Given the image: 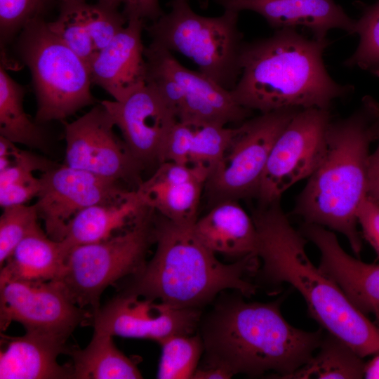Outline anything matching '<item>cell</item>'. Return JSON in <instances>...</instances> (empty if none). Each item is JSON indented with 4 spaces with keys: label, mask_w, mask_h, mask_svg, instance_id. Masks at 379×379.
I'll return each mask as SVG.
<instances>
[{
    "label": "cell",
    "mask_w": 379,
    "mask_h": 379,
    "mask_svg": "<svg viewBox=\"0 0 379 379\" xmlns=\"http://www.w3.org/2000/svg\"><path fill=\"white\" fill-rule=\"evenodd\" d=\"M171 9L145 29L152 41L192 60L201 73L232 91L241 74L244 42L239 12L224 10L217 17L195 13L187 0H172Z\"/></svg>",
    "instance_id": "7"
},
{
    "label": "cell",
    "mask_w": 379,
    "mask_h": 379,
    "mask_svg": "<svg viewBox=\"0 0 379 379\" xmlns=\"http://www.w3.org/2000/svg\"><path fill=\"white\" fill-rule=\"evenodd\" d=\"M194 134V124L178 121L166 138L161 154L159 164L166 161L190 164L189 159Z\"/></svg>",
    "instance_id": "35"
},
{
    "label": "cell",
    "mask_w": 379,
    "mask_h": 379,
    "mask_svg": "<svg viewBox=\"0 0 379 379\" xmlns=\"http://www.w3.org/2000/svg\"><path fill=\"white\" fill-rule=\"evenodd\" d=\"M26 93V87L14 80L1 63L0 135L15 144L44 149L48 145L46 133L24 109Z\"/></svg>",
    "instance_id": "26"
},
{
    "label": "cell",
    "mask_w": 379,
    "mask_h": 379,
    "mask_svg": "<svg viewBox=\"0 0 379 379\" xmlns=\"http://www.w3.org/2000/svg\"><path fill=\"white\" fill-rule=\"evenodd\" d=\"M331 121L328 109L295 114L272 148L256 197L259 206L280 201L288 188L315 171L326 151Z\"/></svg>",
    "instance_id": "11"
},
{
    "label": "cell",
    "mask_w": 379,
    "mask_h": 379,
    "mask_svg": "<svg viewBox=\"0 0 379 379\" xmlns=\"http://www.w3.org/2000/svg\"><path fill=\"white\" fill-rule=\"evenodd\" d=\"M330 44L280 29L270 36L243 45L241 74L230 91L234 100L249 110L261 113L307 108L330 109L333 102L354 89L328 74L323 54Z\"/></svg>",
    "instance_id": "2"
},
{
    "label": "cell",
    "mask_w": 379,
    "mask_h": 379,
    "mask_svg": "<svg viewBox=\"0 0 379 379\" xmlns=\"http://www.w3.org/2000/svg\"><path fill=\"white\" fill-rule=\"evenodd\" d=\"M16 38V52L28 67L36 102L34 121H63L96 102L88 64L48 27L29 22Z\"/></svg>",
    "instance_id": "6"
},
{
    "label": "cell",
    "mask_w": 379,
    "mask_h": 379,
    "mask_svg": "<svg viewBox=\"0 0 379 379\" xmlns=\"http://www.w3.org/2000/svg\"><path fill=\"white\" fill-rule=\"evenodd\" d=\"M122 12L128 20L140 19L154 22L163 14L159 0H121Z\"/></svg>",
    "instance_id": "38"
},
{
    "label": "cell",
    "mask_w": 379,
    "mask_h": 379,
    "mask_svg": "<svg viewBox=\"0 0 379 379\" xmlns=\"http://www.w3.org/2000/svg\"><path fill=\"white\" fill-rule=\"evenodd\" d=\"M20 149L15 143L0 135V171L13 163Z\"/></svg>",
    "instance_id": "41"
},
{
    "label": "cell",
    "mask_w": 379,
    "mask_h": 379,
    "mask_svg": "<svg viewBox=\"0 0 379 379\" xmlns=\"http://www.w3.org/2000/svg\"><path fill=\"white\" fill-rule=\"evenodd\" d=\"M92 312L77 306L57 280L26 281L0 277V330L16 321L26 332L67 342L79 325L91 324Z\"/></svg>",
    "instance_id": "12"
},
{
    "label": "cell",
    "mask_w": 379,
    "mask_h": 379,
    "mask_svg": "<svg viewBox=\"0 0 379 379\" xmlns=\"http://www.w3.org/2000/svg\"><path fill=\"white\" fill-rule=\"evenodd\" d=\"M364 237L379 258V201L367 195L357 213Z\"/></svg>",
    "instance_id": "37"
},
{
    "label": "cell",
    "mask_w": 379,
    "mask_h": 379,
    "mask_svg": "<svg viewBox=\"0 0 379 379\" xmlns=\"http://www.w3.org/2000/svg\"><path fill=\"white\" fill-rule=\"evenodd\" d=\"M193 230L200 241L215 254L237 260L256 253L258 233L254 221L238 200L215 204L206 215L197 218Z\"/></svg>",
    "instance_id": "21"
},
{
    "label": "cell",
    "mask_w": 379,
    "mask_h": 379,
    "mask_svg": "<svg viewBox=\"0 0 379 379\" xmlns=\"http://www.w3.org/2000/svg\"><path fill=\"white\" fill-rule=\"evenodd\" d=\"M150 60L147 84L161 96L180 122L200 125L243 123L251 114L230 91L199 72L184 67L172 52L151 42L145 48Z\"/></svg>",
    "instance_id": "9"
},
{
    "label": "cell",
    "mask_w": 379,
    "mask_h": 379,
    "mask_svg": "<svg viewBox=\"0 0 379 379\" xmlns=\"http://www.w3.org/2000/svg\"><path fill=\"white\" fill-rule=\"evenodd\" d=\"M65 1V0H58V1ZM121 1V0H120Z\"/></svg>",
    "instance_id": "43"
},
{
    "label": "cell",
    "mask_w": 379,
    "mask_h": 379,
    "mask_svg": "<svg viewBox=\"0 0 379 379\" xmlns=\"http://www.w3.org/2000/svg\"><path fill=\"white\" fill-rule=\"evenodd\" d=\"M300 231L320 251L319 270L357 309L373 314L379 324V265L364 262L347 254L334 232L321 225L303 222Z\"/></svg>",
    "instance_id": "17"
},
{
    "label": "cell",
    "mask_w": 379,
    "mask_h": 379,
    "mask_svg": "<svg viewBox=\"0 0 379 379\" xmlns=\"http://www.w3.org/2000/svg\"><path fill=\"white\" fill-rule=\"evenodd\" d=\"M233 375L224 368L211 365H199L194 372L193 379H228Z\"/></svg>",
    "instance_id": "40"
},
{
    "label": "cell",
    "mask_w": 379,
    "mask_h": 379,
    "mask_svg": "<svg viewBox=\"0 0 379 379\" xmlns=\"http://www.w3.org/2000/svg\"><path fill=\"white\" fill-rule=\"evenodd\" d=\"M206 181L192 180L166 183L147 178L135 189L146 206L168 220L182 225H193Z\"/></svg>",
    "instance_id": "25"
},
{
    "label": "cell",
    "mask_w": 379,
    "mask_h": 379,
    "mask_svg": "<svg viewBox=\"0 0 379 379\" xmlns=\"http://www.w3.org/2000/svg\"><path fill=\"white\" fill-rule=\"evenodd\" d=\"M298 110L261 113L239 126L238 133L204 186L214 204L256 198L272 148Z\"/></svg>",
    "instance_id": "10"
},
{
    "label": "cell",
    "mask_w": 379,
    "mask_h": 379,
    "mask_svg": "<svg viewBox=\"0 0 379 379\" xmlns=\"http://www.w3.org/2000/svg\"><path fill=\"white\" fill-rule=\"evenodd\" d=\"M54 0H0L1 44L12 41L30 22L44 18Z\"/></svg>",
    "instance_id": "34"
},
{
    "label": "cell",
    "mask_w": 379,
    "mask_h": 379,
    "mask_svg": "<svg viewBox=\"0 0 379 379\" xmlns=\"http://www.w3.org/2000/svg\"><path fill=\"white\" fill-rule=\"evenodd\" d=\"M258 233L255 254L264 278L288 283L302 295L310 316L364 358L379 353V325L371 321L339 286L310 260L307 239L290 223L280 201L253 213Z\"/></svg>",
    "instance_id": "3"
},
{
    "label": "cell",
    "mask_w": 379,
    "mask_h": 379,
    "mask_svg": "<svg viewBox=\"0 0 379 379\" xmlns=\"http://www.w3.org/2000/svg\"><path fill=\"white\" fill-rule=\"evenodd\" d=\"M375 149L371 152L368 168V195L379 201V135Z\"/></svg>",
    "instance_id": "39"
},
{
    "label": "cell",
    "mask_w": 379,
    "mask_h": 379,
    "mask_svg": "<svg viewBox=\"0 0 379 379\" xmlns=\"http://www.w3.org/2000/svg\"><path fill=\"white\" fill-rule=\"evenodd\" d=\"M161 353L157 378H192L199 365L204 346L201 335H173L159 344Z\"/></svg>",
    "instance_id": "28"
},
{
    "label": "cell",
    "mask_w": 379,
    "mask_h": 379,
    "mask_svg": "<svg viewBox=\"0 0 379 379\" xmlns=\"http://www.w3.org/2000/svg\"><path fill=\"white\" fill-rule=\"evenodd\" d=\"M355 34L359 36V44L345 65L379 77V0L356 20Z\"/></svg>",
    "instance_id": "31"
},
{
    "label": "cell",
    "mask_w": 379,
    "mask_h": 379,
    "mask_svg": "<svg viewBox=\"0 0 379 379\" xmlns=\"http://www.w3.org/2000/svg\"><path fill=\"white\" fill-rule=\"evenodd\" d=\"M318 352L287 378H364L365 362L347 344L328 332Z\"/></svg>",
    "instance_id": "27"
},
{
    "label": "cell",
    "mask_w": 379,
    "mask_h": 379,
    "mask_svg": "<svg viewBox=\"0 0 379 379\" xmlns=\"http://www.w3.org/2000/svg\"><path fill=\"white\" fill-rule=\"evenodd\" d=\"M155 211L146 206L132 225L99 242L69 252L58 281L77 306L93 315L100 308L104 291L138 274L154 244Z\"/></svg>",
    "instance_id": "8"
},
{
    "label": "cell",
    "mask_w": 379,
    "mask_h": 379,
    "mask_svg": "<svg viewBox=\"0 0 379 379\" xmlns=\"http://www.w3.org/2000/svg\"><path fill=\"white\" fill-rule=\"evenodd\" d=\"M224 10L251 11L277 29H307L312 37L324 40L333 29L355 34L356 20L334 0H215Z\"/></svg>",
    "instance_id": "19"
},
{
    "label": "cell",
    "mask_w": 379,
    "mask_h": 379,
    "mask_svg": "<svg viewBox=\"0 0 379 379\" xmlns=\"http://www.w3.org/2000/svg\"><path fill=\"white\" fill-rule=\"evenodd\" d=\"M2 209L0 217V267L3 266L18 244L40 227L34 204L11 206Z\"/></svg>",
    "instance_id": "32"
},
{
    "label": "cell",
    "mask_w": 379,
    "mask_h": 379,
    "mask_svg": "<svg viewBox=\"0 0 379 379\" xmlns=\"http://www.w3.org/2000/svg\"><path fill=\"white\" fill-rule=\"evenodd\" d=\"M241 295L220 293L201 316L203 364L224 368L233 375L272 371L286 379L313 357L321 329L308 332L291 326L281 313L279 300L247 302Z\"/></svg>",
    "instance_id": "1"
},
{
    "label": "cell",
    "mask_w": 379,
    "mask_h": 379,
    "mask_svg": "<svg viewBox=\"0 0 379 379\" xmlns=\"http://www.w3.org/2000/svg\"><path fill=\"white\" fill-rule=\"evenodd\" d=\"M238 131L239 126L228 128L215 124L194 125L189 164L207 168L211 175L222 159Z\"/></svg>",
    "instance_id": "30"
},
{
    "label": "cell",
    "mask_w": 379,
    "mask_h": 379,
    "mask_svg": "<svg viewBox=\"0 0 379 379\" xmlns=\"http://www.w3.org/2000/svg\"><path fill=\"white\" fill-rule=\"evenodd\" d=\"M41 186L40 178L35 177L33 173L0 188L1 207L26 204L29 200L37 197Z\"/></svg>",
    "instance_id": "36"
},
{
    "label": "cell",
    "mask_w": 379,
    "mask_h": 379,
    "mask_svg": "<svg viewBox=\"0 0 379 379\" xmlns=\"http://www.w3.org/2000/svg\"><path fill=\"white\" fill-rule=\"evenodd\" d=\"M100 102L138 164L142 168L159 165L166 138L178 119L157 91L145 84L122 101Z\"/></svg>",
    "instance_id": "16"
},
{
    "label": "cell",
    "mask_w": 379,
    "mask_h": 379,
    "mask_svg": "<svg viewBox=\"0 0 379 379\" xmlns=\"http://www.w3.org/2000/svg\"><path fill=\"white\" fill-rule=\"evenodd\" d=\"M67 255L61 241L53 240L39 227L16 246L1 267L0 277L26 281L56 280Z\"/></svg>",
    "instance_id": "23"
},
{
    "label": "cell",
    "mask_w": 379,
    "mask_h": 379,
    "mask_svg": "<svg viewBox=\"0 0 379 379\" xmlns=\"http://www.w3.org/2000/svg\"><path fill=\"white\" fill-rule=\"evenodd\" d=\"M364 378L379 379V353L367 363H365Z\"/></svg>",
    "instance_id": "42"
},
{
    "label": "cell",
    "mask_w": 379,
    "mask_h": 379,
    "mask_svg": "<svg viewBox=\"0 0 379 379\" xmlns=\"http://www.w3.org/2000/svg\"><path fill=\"white\" fill-rule=\"evenodd\" d=\"M145 207L135 190L121 200L91 206L69 222L61 241L69 253L76 246L107 239L132 225Z\"/></svg>",
    "instance_id": "22"
},
{
    "label": "cell",
    "mask_w": 379,
    "mask_h": 379,
    "mask_svg": "<svg viewBox=\"0 0 379 379\" xmlns=\"http://www.w3.org/2000/svg\"><path fill=\"white\" fill-rule=\"evenodd\" d=\"M41 190L34 205L46 234L62 241L69 222L91 206L126 198L133 190L121 182L65 164L43 172Z\"/></svg>",
    "instance_id": "14"
},
{
    "label": "cell",
    "mask_w": 379,
    "mask_h": 379,
    "mask_svg": "<svg viewBox=\"0 0 379 379\" xmlns=\"http://www.w3.org/2000/svg\"><path fill=\"white\" fill-rule=\"evenodd\" d=\"M112 337L93 331L85 348H69L72 379L142 378L136 364L116 347Z\"/></svg>",
    "instance_id": "24"
},
{
    "label": "cell",
    "mask_w": 379,
    "mask_h": 379,
    "mask_svg": "<svg viewBox=\"0 0 379 379\" xmlns=\"http://www.w3.org/2000/svg\"><path fill=\"white\" fill-rule=\"evenodd\" d=\"M65 164L119 182L134 183L142 180V167L128 147L116 135L115 124L105 106L100 102L70 123H65Z\"/></svg>",
    "instance_id": "13"
},
{
    "label": "cell",
    "mask_w": 379,
    "mask_h": 379,
    "mask_svg": "<svg viewBox=\"0 0 379 379\" xmlns=\"http://www.w3.org/2000/svg\"><path fill=\"white\" fill-rule=\"evenodd\" d=\"M193 225L175 223L156 212L155 253L138 274L124 279L120 291L200 310L227 290L244 297L255 294L257 286L246 277L258 270L257 255L222 262L200 241Z\"/></svg>",
    "instance_id": "5"
},
{
    "label": "cell",
    "mask_w": 379,
    "mask_h": 379,
    "mask_svg": "<svg viewBox=\"0 0 379 379\" xmlns=\"http://www.w3.org/2000/svg\"><path fill=\"white\" fill-rule=\"evenodd\" d=\"M202 310L174 307L120 291L93 315V331L112 336L147 339L160 344L173 335L194 334Z\"/></svg>",
    "instance_id": "15"
},
{
    "label": "cell",
    "mask_w": 379,
    "mask_h": 379,
    "mask_svg": "<svg viewBox=\"0 0 379 379\" xmlns=\"http://www.w3.org/2000/svg\"><path fill=\"white\" fill-rule=\"evenodd\" d=\"M58 18L47 22L50 29L72 51L88 63L96 53L87 25L86 0L59 1Z\"/></svg>",
    "instance_id": "29"
},
{
    "label": "cell",
    "mask_w": 379,
    "mask_h": 379,
    "mask_svg": "<svg viewBox=\"0 0 379 379\" xmlns=\"http://www.w3.org/2000/svg\"><path fill=\"white\" fill-rule=\"evenodd\" d=\"M120 5V0L88 3L87 25L96 52L107 46L128 23V19L119 9Z\"/></svg>",
    "instance_id": "33"
},
{
    "label": "cell",
    "mask_w": 379,
    "mask_h": 379,
    "mask_svg": "<svg viewBox=\"0 0 379 379\" xmlns=\"http://www.w3.org/2000/svg\"><path fill=\"white\" fill-rule=\"evenodd\" d=\"M66 342L34 333L21 336L0 333L1 379H72L71 363L58 357L68 353Z\"/></svg>",
    "instance_id": "20"
},
{
    "label": "cell",
    "mask_w": 379,
    "mask_h": 379,
    "mask_svg": "<svg viewBox=\"0 0 379 379\" xmlns=\"http://www.w3.org/2000/svg\"><path fill=\"white\" fill-rule=\"evenodd\" d=\"M379 135V103L364 97L349 116L331 121L325 155L298 194L293 213L304 222L343 234L359 255L357 213L368 195L371 146Z\"/></svg>",
    "instance_id": "4"
},
{
    "label": "cell",
    "mask_w": 379,
    "mask_h": 379,
    "mask_svg": "<svg viewBox=\"0 0 379 379\" xmlns=\"http://www.w3.org/2000/svg\"><path fill=\"white\" fill-rule=\"evenodd\" d=\"M145 21L132 19L88 63L92 84L114 100L122 101L146 84L147 65L142 33Z\"/></svg>",
    "instance_id": "18"
}]
</instances>
